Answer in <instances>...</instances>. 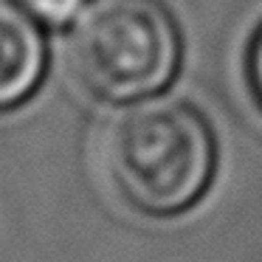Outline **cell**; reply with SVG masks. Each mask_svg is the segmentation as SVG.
Listing matches in <instances>:
<instances>
[{
  "instance_id": "obj_5",
  "label": "cell",
  "mask_w": 262,
  "mask_h": 262,
  "mask_svg": "<svg viewBox=\"0 0 262 262\" xmlns=\"http://www.w3.org/2000/svg\"><path fill=\"white\" fill-rule=\"evenodd\" d=\"M248 79H251V91H254L256 104L262 107V26L248 51Z\"/></svg>"
},
{
  "instance_id": "obj_2",
  "label": "cell",
  "mask_w": 262,
  "mask_h": 262,
  "mask_svg": "<svg viewBox=\"0 0 262 262\" xmlns=\"http://www.w3.org/2000/svg\"><path fill=\"white\" fill-rule=\"evenodd\" d=\"M181 62V34L158 0H93L71 34V68L104 102L164 91Z\"/></svg>"
},
{
  "instance_id": "obj_1",
  "label": "cell",
  "mask_w": 262,
  "mask_h": 262,
  "mask_svg": "<svg viewBox=\"0 0 262 262\" xmlns=\"http://www.w3.org/2000/svg\"><path fill=\"white\" fill-rule=\"evenodd\" d=\"M99 164L127 209L169 220L192 211L211 189L217 141L209 121L189 104H144L107 124Z\"/></svg>"
},
{
  "instance_id": "obj_3",
  "label": "cell",
  "mask_w": 262,
  "mask_h": 262,
  "mask_svg": "<svg viewBox=\"0 0 262 262\" xmlns=\"http://www.w3.org/2000/svg\"><path fill=\"white\" fill-rule=\"evenodd\" d=\"M46 71V46L31 14L0 3V113L14 110L37 91Z\"/></svg>"
},
{
  "instance_id": "obj_4",
  "label": "cell",
  "mask_w": 262,
  "mask_h": 262,
  "mask_svg": "<svg viewBox=\"0 0 262 262\" xmlns=\"http://www.w3.org/2000/svg\"><path fill=\"white\" fill-rule=\"evenodd\" d=\"M85 0H14V6L42 23H65L82 9Z\"/></svg>"
}]
</instances>
